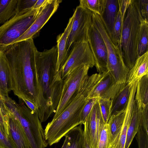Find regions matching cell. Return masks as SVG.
Wrapping results in <instances>:
<instances>
[{
	"label": "cell",
	"instance_id": "obj_1",
	"mask_svg": "<svg viewBox=\"0 0 148 148\" xmlns=\"http://www.w3.org/2000/svg\"><path fill=\"white\" fill-rule=\"evenodd\" d=\"M37 49L33 39L15 43L3 52L7 62L10 91L19 99L40 106V93L35 61Z\"/></svg>",
	"mask_w": 148,
	"mask_h": 148
},
{
	"label": "cell",
	"instance_id": "obj_2",
	"mask_svg": "<svg viewBox=\"0 0 148 148\" xmlns=\"http://www.w3.org/2000/svg\"><path fill=\"white\" fill-rule=\"evenodd\" d=\"M58 60L57 45L43 52H36V69L40 93L38 114L41 123L55 112L60 99L63 80L57 71Z\"/></svg>",
	"mask_w": 148,
	"mask_h": 148
},
{
	"label": "cell",
	"instance_id": "obj_3",
	"mask_svg": "<svg viewBox=\"0 0 148 148\" xmlns=\"http://www.w3.org/2000/svg\"><path fill=\"white\" fill-rule=\"evenodd\" d=\"M92 91L91 87L84 83L73 96L64 110L47 123L44 133L49 146L58 143L69 131L81 124V111Z\"/></svg>",
	"mask_w": 148,
	"mask_h": 148
},
{
	"label": "cell",
	"instance_id": "obj_4",
	"mask_svg": "<svg viewBox=\"0 0 148 148\" xmlns=\"http://www.w3.org/2000/svg\"><path fill=\"white\" fill-rule=\"evenodd\" d=\"M142 17L139 0H131L123 23L120 46L124 63L130 70L138 58L137 40Z\"/></svg>",
	"mask_w": 148,
	"mask_h": 148
},
{
	"label": "cell",
	"instance_id": "obj_5",
	"mask_svg": "<svg viewBox=\"0 0 148 148\" xmlns=\"http://www.w3.org/2000/svg\"><path fill=\"white\" fill-rule=\"evenodd\" d=\"M92 23L100 33L106 46L108 71L116 83L121 84L126 83L130 69L124 63L120 48L111 41L101 16L92 12Z\"/></svg>",
	"mask_w": 148,
	"mask_h": 148
},
{
	"label": "cell",
	"instance_id": "obj_6",
	"mask_svg": "<svg viewBox=\"0 0 148 148\" xmlns=\"http://www.w3.org/2000/svg\"><path fill=\"white\" fill-rule=\"evenodd\" d=\"M41 8L33 9L26 13L18 12L0 26V51H3L27 30L35 21Z\"/></svg>",
	"mask_w": 148,
	"mask_h": 148
},
{
	"label": "cell",
	"instance_id": "obj_7",
	"mask_svg": "<svg viewBox=\"0 0 148 148\" xmlns=\"http://www.w3.org/2000/svg\"><path fill=\"white\" fill-rule=\"evenodd\" d=\"M15 117L22 127L31 148H45L47 146L38 111L34 112L26 107L17 112Z\"/></svg>",
	"mask_w": 148,
	"mask_h": 148
},
{
	"label": "cell",
	"instance_id": "obj_8",
	"mask_svg": "<svg viewBox=\"0 0 148 148\" xmlns=\"http://www.w3.org/2000/svg\"><path fill=\"white\" fill-rule=\"evenodd\" d=\"M85 64L92 68L95 66L93 56L88 42L73 43L68 52L64 63L59 72L64 79L72 71Z\"/></svg>",
	"mask_w": 148,
	"mask_h": 148
},
{
	"label": "cell",
	"instance_id": "obj_9",
	"mask_svg": "<svg viewBox=\"0 0 148 148\" xmlns=\"http://www.w3.org/2000/svg\"><path fill=\"white\" fill-rule=\"evenodd\" d=\"M89 67L82 65L74 69L63 80L60 99L53 117H57L67 106L74 93L81 87L88 77Z\"/></svg>",
	"mask_w": 148,
	"mask_h": 148
},
{
	"label": "cell",
	"instance_id": "obj_10",
	"mask_svg": "<svg viewBox=\"0 0 148 148\" xmlns=\"http://www.w3.org/2000/svg\"><path fill=\"white\" fill-rule=\"evenodd\" d=\"M73 15V21L66 45L68 53L73 43L88 42V30L92 24V12L84 7L77 6Z\"/></svg>",
	"mask_w": 148,
	"mask_h": 148
},
{
	"label": "cell",
	"instance_id": "obj_11",
	"mask_svg": "<svg viewBox=\"0 0 148 148\" xmlns=\"http://www.w3.org/2000/svg\"><path fill=\"white\" fill-rule=\"evenodd\" d=\"M88 42L93 56L97 71L100 74L108 72L106 46L100 33L92 23L88 30Z\"/></svg>",
	"mask_w": 148,
	"mask_h": 148
},
{
	"label": "cell",
	"instance_id": "obj_12",
	"mask_svg": "<svg viewBox=\"0 0 148 148\" xmlns=\"http://www.w3.org/2000/svg\"><path fill=\"white\" fill-rule=\"evenodd\" d=\"M62 1L48 0L40 8L33 24L27 30L12 44L30 39L37 35L40 30L57 10Z\"/></svg>",
	"mask_w": 148,
	"mask_h": 148
},
{
	"label": "cell",
	"instance_id": "obj_13",
	"mask_svg": "<svg viewBox=\"0 0 148 148\" xmlns=\"http://www.w3.org/2000/svg\"><path fill=\"white\" fill-rule=\"evenodd\" d=\"M137 83L131 86L128 101L125 110V116L121 131L110 148H124L127 134L129 125L136 94Z\"/></svg>",
	"mask_w": 148,
	"mask_h": 148
},
{
	"label": "cell",
	"instance_id": "obj_14",
	"mask_svg": "<svg viewBox=\"0 0 148 148\" xmlns=\"http://www.w3.org/2000/svg\"><path fill=\"white\" fill-rule=\"evenodd\" d=\"M142 110L138 90L136 88L131 117L128 128L124 148H129L136 134L140 123Z\"/></svg>",
	"mask_w": 148,
	"mask_h": 148
},
{
	"label": "cell",
	"instance_id": "obj_15",
	"mask_svg": "<svg viewBox=\"0 0 148 148\" xmlns=\"http://www.w3.org/2000/svg\"><path fill=\"white\" fill-rule=\"evenodd\" d=\"M8 119L9 138L16 148H31L20 123L9 109Z\"/></svg>",
	"mask_w": 148,
	"mask_h": 148
},
{
	"label": "cell",
	"instance_id": "obj_16",
	"mask_svg": "<svg viewBox=\"0 0 148 148\" xmlns=\"http://www.w3.org/2000/svg\"><path fill=\"white\" fill-rule=\"evenodd\" d=\"M148 51L136 60L132 68L128 73L126 83L132 86L144 76L148 75Z\"/></svg>",
	"mask_w": 148,
	"mask_h": 148
},
{
	"label": "cell",
	"instance_id": "obj_17",
	"mask_svg": "<svg viewBox=\"0 0 148 148\" xmlns=\"http://www.w3.org/2000/svg\"><path fill=\"white\" fill-rule=\"evenodd\" d=\"M73 15L71 17L64 32L59 35L57 38V47L58 51L57 71L62 66L66 59L68 52L66 45L70 33L73 19Z\"/></svg>",
	"mask_w": 148,
	"mask_h": 148
},
{
	"label": "cell",
	"instance_id": "obj_18",
	"mask_svg": "<svg viewBox=\"0 0 148 148\" xmlns=\"http://www.w3.org/2000/svg\"><path fill=\"white\" fill-rule=\"evenodd\" d=\"M118 9V0H106L104 12L101 17L109 36L113 31Z\"/></svg>",
	"mask_w": 148,
	"mask_h": 148
},
{
	"label": "cell",
	"instance_id": "obj_19",
	"mask_svg": "<svg viewBox=\"0 0 148 148\" xmlns=\"http://www.w3.org/2000/svg\"><path fill=\"white\" fill-rule=\"evenodd\" d=\"M131 86L127 83L111 99L110 117L115 114L125 110L128 101Z\"/></svg>",
	"mask_w": 148,
	"mask_h": 148
},
{
	"label": "cell",
	"instance_id": "obj_20",
	"mask_svg": "<svg viewBox=\"0 0 148 148\" xmlns=\"http://www.w3.org/2000/svg\"><path fill=\"white\" fill-rule=\"evenodd\" d=\"M125 116V110L115 114L111 116L108 125L110 148L119 135L123 126Z\"/></svg>",
	"mask_w": 148,
	"mask_h": 148
},
{
	"label": "cell",
	"instance_id": "obj_21",
	"mask_svg": "<svg viewBox=\"0 0 148 148\" xmlns=\"http://www.w3.org/2000/svg\"><path fill=\"white\" fill-rule=\"evenodd\" d=\"M19 0H0V24H3L18 12Z\"/></svg>",
	"mask_w": 148,
	"mask_h": 148
},
{
	"label": "cell",
	"instance_id": "obj_22",
	"mask_svg": "<svg viewBox=\"0 0 148 148\" xmlns=\"http://www.w3.org/2000/svg\"><path fill=\"white\" fill-rule=\"evenodd\" d=\"M82 125L73 128L64 136L67 140L66 148H84V135Z\"/></svg>",
	"mask_w": 148,
	"mask_h": 148
},
{
	"label": "cell",
	"instance_id": "obj_23",
	"mask_svg": "<svg viewBox=\"0 0 148 148\" xmlns=\"http://www.w3.org/2000/svg\"><path fill=\"white\" fill-rule=\"evenodd\" d=\"M118 5L119 9L114 29L110 37L113 43L120 49L122 27L127 9Z\"/></svg>",
	"mask_w": 148,
	"mask_h": 148
},
{
	"label": "cell",
	"instance_id": "obj_24",
	"mask_svg": "<svg viewBox=\"0 0 148 148\" xmlns=\"http://www.w3.org/2000/svg\"><path fill=\"white\" fill-rule=\"evenodd\" d=\"M148 21L141 17L137 40L138 57L148 51Z\"/></svg>",
	"mask_w": 148,
	"mask_h": 148
},
{
	"label": "cell",
	"instance_id": "obj_25",
	"mask_svg": "<svg viewBox=\"0 0 148 148\" xmlns=\"http://www.w3.org/2000/svg\"><path fill=\"white\" fill-rule=\"evenodd\" d=\"M7 60L3 51H0V92L3 95H8L10 92Z\"/></svg>",
	"mask_w": 148,
	"mask_h": 148
},
{
	"label": "cell",
	"instance_id": "obj_26",
	"mask_svg": "<svg viewBox=\"0 0 148 148\" xmlns=\"http://www.w3.org/2000/svg\"><path fill=\"white\" fill-rule=\"evenodd\" d=\"M109 72L99 82L89 96V99L99 98L106 94L116 84Z\"/></svg>",
	"mask_w": 148,
	"mask_h": 148
},
{
	"label": "cell",
	"instance_id": "obj_27",
	"mask_svg": "<svg viewBox=\"0 0 148 148\" xmlns=\"http://www.w3.org/2000/svg\"><path fill=\"white\" fill-rule=\"evenodd\" d=\"M9 109L0 92V128L6 136L9 137Z\"/></svg>",
	"mask_w": 148,
	"mask_h": 148
},
{
	"label": "cell",
	"instance_id": "obj_28",
	"mask_svg": "<svg viewBox=\"0 0 148 148\" xmlns=\"http://www.w3.org/2000/svg\"><path fill=\"white\" fill-rule=\"evenodd\" d=\"M106 0H80L79 5L102 16L103 14Z\"/></svg>",
	"mask_w": 148,
	"mask_h": 148
},
{
	"label": "cell",
	"instance_id": "obj_29",
	"mask_svg": "<svg viewBox=\"0 0 148 148\" xmlns=\"http://www.w3.org/2000/svg\"><path fill=\"white\" fill-rule=\"evenodd\" d=\"M137 88L139 92L142 108L148 105V75L138 81Z\"/></svg>",
	"mask_w": 148,
	"mask_h": 148
},
{
	"label": "cell",
	"instance_id": "obj_30",
	"mask_svg": "<svg viewBox=\"0 0 148 148\" xmlns=\"http://www.w3.org/2000/svg\"><path fill=\"white\" fill-rule=\"evenodd\" d=\"M148 127L140 122L136 137L138 148H148Z\"/></svg>",
	"mask_w": 148,
	"mask_h": 148
},
{
	"label": "cell",
	"instance_id": "obj_31",
	"mask_svg": "<svg viewBox=\"0 0 148 148\" xmlns=\"http://www.w3.org/2000/svg\"><path fill=\"white\" fill-rule=\"evenodd\" d=\"M98 101L103 121L106 124L110 117V100L99 98Z\"/></svg>",
	"mask_w": 148,
	"mask_h": 148
},
{
	"label": "cell",
	"instance_id": "obj_32",
	"mask_svg": "<svg viewBox=\"0 0 148 148\" xmlns=\"http://www.w3.org/2000/svg\"><path fill=\"white\" fill-rule=\"evenodd\" d=\"M110 138L108 125L104 126L99 139L97 148H109Z\"/></svg>",
	"mask_w": 148,
	"mask_h": 148
},
{
	"label": "cell",
	"instance_id": "obj_33",
	"mask_svg": "<svg viewBox=\"0 0 148 148\" xmlns=\"http://www.w3.org/2000/svg\"><path fill=\"white\" fill-rule=\"evenodd\" d=\"M98 99V98H94L88 99L81 112L80 124H84L93 106Z\"/></svg>",
	"mask_w": 148,
	"mask_h": 148
},
{
	"label": "cell",
	"instance_id": "obj_34",
	"mask_svg": "<svg viewBox=\"0 0 148 148\" xmlns=\"http://www.w3.org/2000/svg\"><path fill=\"white\" fill-rule=\"evenodd\" d=\"M37 0H19L18 12H28L33 9Z\"/></svg>",
	"mask_w": 148,
	"mask_h": 148
},
{
	"label": "cell",
	"instance_id": "obj_35",
	"mask_svg": "<svg viewBox=\"0 0 148 148\" xmlns=\"http://www.w3.org/2000/svg\"><path fill=\"white\" fill-rule=\"evenodd\" d=\"M0 148H16L13 141L0 128Z\"/></svg>",
	"mask_w": 148,
	"mask_h": 148
},
{
	"label": "cell",
	"instance_id": "obj_36",
	"mask_svg": "<svg viewBox=\"0 0 148 148\" xmlns=\"http://www.w3.org/2000/svg\"><path fill=\"white\" fill-rule=\"evenodd\" d=\"M139 2L141 16L148 21V0H139Z\"/></svg>",
	"mask_w": 148,
	"mask_h": 148
},
{
	"label": "cell",
	"instance_id": "obj_37",
	"mask_svg": "<svg viewBox=\"0 0 148 148\" xmlns=\"http://www.w3.org/2000/svg\"><path fill=\"white\" fill-rule=\"evenodd\" d=\"M25 104L26 106L32 111H38L37 108L35 105L30 101L25 99H21Z\"/></svg>",
	"mask_w": 148,
	"mask_h": 148
},
{
	"label": "cell",
	"instance_id": "obj_38",
	"mask_svg": "<svg viewBox=\"0 0 148 148\" xmlns=\"http://www.w3.org/2000/svg\"><path fill=\"white\" fill-rule=\"evenodd\" d=\"M48 0H37L33 7L34 9H38L41 8Z\"/></svg>",
	"mask_w": 148,
	"mask_h": 148
},
{
	"label": "cell",
	"instance_id": "obj_39",
	"mask_svg": "<svg viewBox=\"0 0 148 148\" xmlns=\"http://www.w3.org/2000/svg\"><path fill=\"white\" fill-rule=\"evenodd\" d=\"M84 148H91L89 144L84 135Z\"/></svg>",
	"mask_w": 148,
	"mask_h": 148
},
{
	"label": "cell",
	"instance_id": "obj_40",
	"mask_svg": "<svg viewBox=\"0 0 148 148\" xmlns=\"http://www.w3.org/2000/svg\"><path fill=\"white\" fill-rule=\"evenodd\" d=\"M67 145V140L66 138L65 137L64 142L61 148H66Z\"/></svg>",
	"mask_w": 148,
	"mask_h": 148
}]
</instances>
